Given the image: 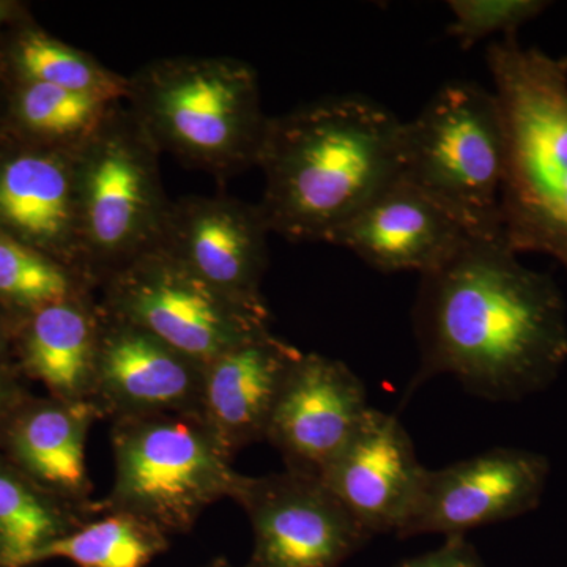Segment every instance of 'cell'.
Returning <instances> with one entry per match:
<instances>
[{"instance_id":"6da1fadb","label":"cell","mask_w":567,"mask_h":567,"mask_svg":"<svg viewBox=\"0 0 567 567\" xmlns=\"http://www.w3.org/2000/svg\"><path fill=\"white\" fill-rule=\"evenodd\" d=\"M416 385L450 374L470 393L511 401L535 393L567 360L563 295L518 262L505 238H468L421 276L415 306Z\"/></svg>"},{"instance_id":"7a4b0ae2","label":"cell","mask_w":567,"mask_h":567,"mask_svg":"<svg viewBox=\"0 0 567 567\" xmlns=\"http://www.w3.org/2000/svg\"><path fill=\"white\" fill-rule=\"evenodd\" d=\"M402 121L372 100L328 96L268 117L257 167L270 234L330 241L399 177Z\"/></svg>"},{"instance_id":"3957f363","label":"cell","mask_w":567,"mask_h":567,"mask_svg":"<svg viewBox=\"0 0 567 567\" xmlns=\"http://www.w3.org/2000/svg\"><path fill=\"white\" fill-rule=\"evenodd\" d=\"M487 65L506 134L503 237L567 270V55L511 35L487 48Z\"/></svg>"},{"instance_id":"277c9868","label":"cell","mask_w":567,"mask_h":567,"mask_svg":"<svg viewBox=\"0 0 567 567\" xmlns=\"http://www.w3.org/2000/svg\"><path fill=\"white\" fill-rule=\"evenodd\" d=\"M126 107L159 153L219 181L257 166L268 117L259 78L226 55L158 59L128 76Z\"/></svg>"},{"instance_id":"5b68a950","label":"cell","mask_w":567,"mask_h":567,"mask_svg":"<svg viewBox=\"0 0 567 567\" xmlns=\"http://www.w3.org/2000/svg\"><path fill=\"white\" fill-rule=\"evenodd\" d=\"M506 134L494 92L451 81L402 122L399 177L431 197L473 238L503 237Z\"/></svg>"},{"instance_id":"8992f818","label":"cell","mask_w":567,"mask_h":567,"mask_svg":"<svg viewBox=\"0 0 567 567\" xmlns=\"http://www.w3.org/2000/svg\"><path fill=\"white\" fill-rule=\"evenodd\" d=\"M115 481L100 514L126 513L167 536L188 533L213 503L233 498L240 473L199 413L115 417Z\"/></svg>"},{"instance_id":"52a82bcc","label":"cell","mask_w":567,"mask_h":567,"mask_svg":"<svg viewBox=\"0 0 567 567\" xmlns=\"http://www.w3.org/2000/svg\"><path fill=\"white\" fill-rule=\"evenodd\" d=\"M159 155L125 103L78 151L82 256L95 290L158 244L171 205Z\"/></svg>"},{"instance_id":"ba28073f","label":"cell","mask_w":567,"mask_h":567,"mask_svg":"<svg viewBox=\"0 0 567 567\" xmlns=\"http://www.w3.org/2000/svg\"><path fill=\"white\" fill-rule=\"evenodd\" d=\"M104 311L203 365L270 331L267 303L234 300L153 248L100 286Z\"/></svg>"},{"instance_id":"9c48e42d","label":"cell","mask_w":567,"mask_h":567,"mask_svg":"<svg viewBox=\"0 0 567 567\" xmlns=\"http://www.w3.org/2000/svg\"><path fill=\"white\" fill-rule=\"evenodd\" d=\"M233 499L252 527L246 567H341L372 537L317 476L244 475Z\"/></svg>"},{"instance_id":"30bf717a","label":"cell","mask_w":567,"mask_h":567,"mask_svg":"<svg viewBox=\"0 0 567 567\" xmlns=\"http://www.w3.org/2000/svg\"><path fill=\"white\" fill-rule=\"evenodd\" d=\"M548 462L529 451L494 447L475 457L427 470L398 537L465 536L470 529L522 516L540 502Z\"/></svg>"},{"instance_id":"8fae6325","label":"cell","mask_w":567,"mask_h":567,"mask_svg":"<svg viewBox=\"0 0 567 567\" xmlns=\"http://www.w3.org/2000/svg\"><path fill=\"white\" fill-rule=\"evenodd\" d=\"M76 159L78 151L0 134V230L89 281L82 256Z\"/></svg>"},{"instance_id":"7c38bea8","label":"cell","mask_w":567,"mask_h":567,"mask_svg":"<svg viewBox=\"0 0 567 567\" xmlns=\"http://www.w3.org/2000/svg\"><path fill=\"white\" fill-rule=\"evenodd\" d=\"M268 234L259 205L227 196H189L171 203L155 248L234 300L267 303L260 284L268 265Z\"/></svg>"},{"instance_id":"4fadbf2b","label":"cell","mask_w":567,"mask_h":567,"mask_svg":"<svg viewBox=\"0 0 567 567\" xmlns=\"http://www.w3.org/2000/svg\"><path fill=\"white\" fill-rule=\"evenodd\" d=\"M364 383L342 361L301 353L287 374L265 440L286 470L319 477L369 412Z\"/></svg>"},{"instance_id":"5bb4252c","label":"cell","mask_w":567,"mask_h":567,"mask_svg":"<svg viewBox=\"0 0 567 567\" xmlns=\"http://www.w3.org/2000/svg\"><path fill=\"white\" fill-rule=\"evenodd\" d=\"M427 468L394 415L369 409L320 480L372 537L398 535L415 506Z\"/></svg>"},{"instance_id":"9a60e30c","label":"cell","mask_w":567,"mask_h":567,"mask_svg":"<svg viewBox=\"0 0 567 567\" xmlns=\"http://www.w3.org/2000/svg\"><path fill=\"white\" fill-rule=\"evenodd\" d=\"M102 305V303H100ZM93 404L103 416L199 413L205 365L104 311ZM200 415V413H199Z\"/></svg>"},{"instance_id":"2e32d148","label":"cell","mask_w":567,"mask_h":567,"mask_svg":"<svg viewBox=\"0 0 567 567\" xmlns=\"http://www.w3.org/2000/svg\"><path fill=\"white\" fill-rule=\"evenodd\" d=\"M468 234L446 210L398 177L361 208L328 244L342 246L383 274L417 271L445 264Z\"/></svg>"},{"instance_id":"e0dca14e","label":"cell","mask_w":567,"mask_h":567,"mask_svg":"<svg viewBox=\"0 0 567 567\" xmlns=\"http://www.w3.org/2000/svg\"><path fill=\"white\" fill-rule=\"evenodd\" d=\"M301 353L267 331L205 365L199 413L230 457L265 440L284 382Z\"/></svg>"},{"instance_id":"ac0fdd59","label":"cell","mask_w":567,"mask_h":567,"mask_svg":"<svg viewBox=\"0 0 567 567\" xmlns=\"http://www.w3.org/2000/svg\"><path fill=\"white\" fill-rule=\"evenodd\" d=\"M99 417L92 402L29 398L0 435V454L37 487L70 505L96 509L85 442Z\"/></svg>"},{"instance_id":"d6986e66","label":"cell","mask_w":567,"mask_h":567,"mask_svg":"<svg viewBox=\"0 0 567 567\" xmlns=\"http://www.w3.org/2000/svg\"><path fill=\"white\" fill-rule=\"evenodd\" d=\"M102 317L95 292L17 317L14 364L22 375L47 388L51 398L93 404Z\"/></svg>"},{"instance_id":"ffe728a7","label":"cell","mask_w":567,"mask_h":567,"mask_svg":"<svg viewBox=\"0 0 567 567\" xmlns=\"http://www.w3.org/2000/svg\"><path fill=\"white\" fill-rule=\"evenodd\" d=\"M0 74L7 81L39 82L125 103L128 78L115 73L87 52L76 50L31 21L0 37Z\"/></svg>"},{"instance_id":"44dd1931","label":"cell","mask_w":567,"mask_h":567,"mask_svg":"<svg viewBox=\"0 0 567 567\" xmlns=\"http://www.w3.org/2000/svg\"><path fill=\"white\" fill-rule=\"evenodd\" d=\"M99 514L41 491L0 454V567L37 565L44 548Z\"/></svg>"},{"instance_id":"7402d4cb","label":"cell","mask_w":567,"mask_h":567,"mask_svg":"<svg viewBox=\"0 0 567 567\" xmlns=\"http://www.w3.org/2000/svg\"><path fill=\"white\" fill-rule=\"evenodd\" d=\"M7 82L6 132L44 147L80 151L123 103L39 82Z\"/></svg>"},{"instance_id":"603a6c76","label":"cell","mask_w":567,"mask_h":567,"mask_svg":"<svg viewBox=\"0 0 567 567\" xmlns=\"http://www.w3.org/2000/svg\"><path fill=\"white\" fill-rule=\"evenodd\" d=\"M166 533L126 513H104L50 544L39 563L65 558L78 567H145L169 548Z\"/></svg>"},{"instance_id":"cb8c5ba5","label":"cell","mask_w":567,"mask_h":567,"mask_svg":"<svg viewBox=\"0 0 567 567\" xmlns=\"http://www.w3.org/2000/svg\"><path fill=\"white\" fill-rule=\"evenodd\" d=\"M91 292L80 274L0 230V309L21 317Z\"/></svg>"},{"instance_id":"d4e9b609","label":"cell","mask_w":567,"mask_h":567,"mask_svg":"<svg viewBox=\"0 0 567 567\" xmlns=\"http://www.w3.org/2000/svg\"><path fill=\"white\" fill-rule=\"evenodd\" d=\"M547 6L540 0H451L453 21L447 33L464 48L498 32L516 35L520 25L535 20Z\"/></svg>"},{"instance_id":"484cf974","label":"cell","mask_w":567,"mask_h":567,"mask_svg":"<svg viewBox=\"0 0 567 567\" xmlns=\"http://www.w3.org/2000/svg\"><path fill=\"white\" fill-rule=\"evenodd\" d=\"M394 567H484L476 548L465 536H447L445 544L435 550L405 559Z\"/></svg>"},{"instance_id":"4316f807","label":"cell","mask_w":567,"mask_h":567,"mask_svg":"<svg viewBox=\"0 0 567 567\" xmlns=\"http://www.w3.org/2000/svg\"><path fill=\"white\" fill-rule=\"evenodd\" d=\"M22 379L24 375L17 364L0 365V435L11 416L31 398Z\"/></svg>"},{"instance_id":"83f0119b","label":"cell","mask_w":567,"mask_h":567,"mask_svg":"<svg viewBox=\"0 0 567 567\" xmlns=\"http://www.w3.org/2000/svg\"><path fill=\"white\" fill-rule=\"evenodd\" d=\"M14 319L9 312L0 309V365L14 364L13 361V331Z\"/></svg>"},{"instance_id":"f1b7e54d","label":"cell","mask_w":567,"mask_h":567,"mask_svg":"<svg viewBox=\"0 0 567 567\" xmlns=\"http://www.w3.org/2000/svg\"><path fill=\"white\" fill-rule=\"evenodd\" d=\"M24 20L28 18H25V9L22 3L0 0V37Z\"/></svg>"},{"instance_id":"f546056e","label":"cell","mask_w":567,"mask_h":567,"mask_svg":"<svg viewBox=\"0 0 567 567\" xmlns=\"http://www.w3.org/2000/svg\"><path fill=\"white\" fill-rule=\"evenodd\" d=\"M7 95H9V82L0 74V134L6 132Z\"/></svg>"},{"instance_id":"4dcf8cb0","label":"cell","mask_w":567,"mask_h":567,"mask_svg":"<svg viewBox=\"0 0 567 567\" xmlns=\"http://www.w3.org/2000/svg\"><path fill=\"white\" fill-rule=\"evenodd\" d=\"M205 567H235L227 558H216Z\"/></svg>"}]
</instances>
